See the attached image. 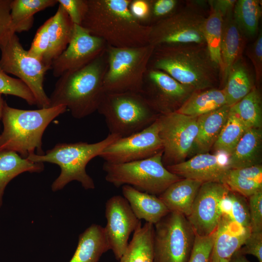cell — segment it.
<instances>
[{"label": "cell", "instance_id": "6da1fadb", "mask_svg": "<svg viewBox=\"0 0 262 262\" xmlns=\"http://www.w3.org/2000/svg\"><path fill=\"white\" fill-rule=\"evenodd\" d=\"M131 1L84 0L80 26L113 47H139L149 44L151 26L141 22L131 14Z\"/></svg>", "mask_w": 262, "mask_h": 262}, {"label": "cell", "instance_id": "ab89813d", "mask_svg": "<svg viewBox=\"0 0 262 262\" xmlns=\"http://www.w3.org/2000/svg\"><path fill=\"white\" fill-rule=\"evenodd\" d=\"M49 48L48 22L47 20L37 30L28 51L30 55L43 62Z\"/></svg>", "mask_w": 262, "mask_h": 262}, {"label": "cell", "instance_id": "8d00e7d4", "mask_svg": "<svg viewBox=\"0 0 262 262\" xmlns=\"http://www.w3.org/2000/svg\"><path fill=\"white\" fill-rule=\"evenodd\" d=\"M2 94L19 97L30 105H37L33 94L22 81L9 76L0 69V95Z\"/></svg>", "mask_w": 262, "mask_h": 262}, {"label": "cell", "instance_id": "f1b7e54d", "mask_svg": "<svg viewBox=\"0 0 262 262\" xmlns=\"http://www.w3.org/2000/svg\"><path fill=\"white\" fill-rule=\"evenodd\" d=\"M227 105L223 89H208L194 92L176 111L185 115L199 116Z\"/></svg>", "mask_w": 262, "mask_h": 262}, {"label": "cell", "instance_id": "7402d4cb", "mask_svg": "<svg viewBox=\"0 0 262 262\" xmlns=\"http://www.w3.org/2000/svg\"><path fill=\"white\" fill-rule=\"evenodd\" d=\"M47 20L49 48L43 63L50 69L52 61L67 48L72 36L74 24L60 4L55 14Z\"/></svg>", "mask_w": 262, "mask_h": 262}, {"label": "cell", "instance_id": "e575fe53", "mask_svg": "<svg viewBox=\"0 0 262 262\" xmlns=\"http://www.w3.org/2000/svg\"><path fill=\"white\" fill-rule=\"evenodd\" d=\"M248 129L230 108L227 120L213 145V148L215 151L222 152L229 156Z\"/></svg>", "mask_w": 262, "mask_h": 262}, {"label": "cell", "instance_id": "b9f144b4", "mask_svg": "<svg viewBox=\"0 0 262 262\" xmlns=\"http://www.w3.org/2000/svg\"><path fill=\"white\" fill-rule=\"evenodd\" d=\"M149 2L150 13L148 21L153 20L156 22L173 13L176 10L179 1L177 0H149Z\"/></svg>", "mask_w": 262, "mask_h": 262}, {"label": "cell", "instance_id": "bcb514c9", "mask_svg": "<svg viewBox=\"0 0 262 262\" xmlns=\"http://www.w3.org/2000/svg\"><path fill=\"white\" fill-rule=\"evenodd\" d=\"M12 0H0V43L10 32Z\"/></svg>", "mask_w": 262, "mask_h": 262}, {"label": "cell", "instance_id": "4fadbf2b", "mask_svg": "<svg viewBox=\"0 0 262 262\" xmlns=\"http://www.w3.org/2000/svg\"><path fill=\"white\" fill-rule=\"evenodd\" d=\"M195 91L164 72L148 68L140 94L155 112L162 115L176 112Z\"/></svg>", "mask_w": 262, "mask_h": 262}, {"label": "cell", "instance_id": "e0dca14e", "mask_svg": "<svg viewBox=\"0 0 262 262\" xmlns=\"http://www.w3.org/2000/svg\"><path fill=\"white\" fill-rule=\"evenodd\" d=\"M105 217L106 236L110 250L119 261L127 249L131 234L141 222L134 214L127 200L119 195L114 196L106 201Z\"/></svg>", "mask_w": 262, "mask_h": 262}, {"label": "cell", "instance_id": "d6986e66", "mask_svg": "<svg viewBox=\"0 0 262 262\" xmlns=\"http://www.w3.org/2000/svg\"><path fill=\"white\" fill-rule=\"evenodd\" d=\"M250 233V228H244L222 216L215 230L209 262L229 260L244 245Z\"/></svg>", "mask_w": 262, "mask_h": 262}, {"label": "cell", "instance_id": "f35d334b", "mask_svg": "<svg viewBox=\"0 0 262 262\" xmlns=\"http://www.w3.org/2000/svg\"><path fill=\"white\" fill-rule=\"evenodd\" d=\"M215 235V230L205 236L196 234L193 249L187 262H209Z\"/></svg>", "mask_w": 262, "mask_h": 262}, {"label": "cell", "instance_id": "484cf974", "mask_svg": "<svg viewBox=\"0 0 262 262\" xmlns=\"http://www.w3.org/2000/svg\"><path fill=\"white\" fill-rule=\"evenodd\" d=\"M262 129L250 128L243 135L227 162L230 169L261 164Z\"/></svg>", "mask_w": 262, "mask_h": 262}, {"label": "cell", "instance_id": "1f68e13d", "mask_svg": "<svg viewBox=\"0 0 262 262\" xmlns=\"http://www.w3.org/2000/svg\"><path fill=\"white\" fill-rule=\"evenodd\" d=\"M261 0H238L233 10V17L241 33L246 38L258 32L262 16Z\"/></svg>", "mask_w": 262, "mask_h": 262}, {"label": "cell", "instance_id": "836d02e7", "mask_svg": "<svg viewBox=\"0 0 262 262\" xmlns=\"http://www.w3.org/2000/svg\"><path fill=\"white\" fill-rule=\"evenodd\" d=\"M223 17L217 11L210 6V12L203 26L205 43L212 60L221 67V44Z\"/></svg>", "mask_w": 262, "mask_h": 262}, {"label": "cell", "instance_id": "3957f363", "mask_svg": "<svg viewBox=\"0 0 262 262\" xmlns=\"http://www.w3.org/2000/svg\"><path fill=\"white\" fill-rule=\"evenodd\" d=\"M106 67L105 51L83 67L63 74L49 97V108L63 105L77 119L97 111L105 93L103 79Z\"/></svg>", "mask_w": 262, "mask_h": 262}, {"label": "cell", "instance_id": "7bdbcfd3", "mask_svg": "<svg viewBox=\"0 0 262 262\" xmlns=\"http://www.w3.org/2000/svg\"><path fill=\"white\" fill-rule=\"evenodd\" d=\"M247 55L254 67L255 81L259 84L262 77V32L260 30L257 38L247 50Z\"/></svg>", "mask_w": 262, "mask_h": 262}, {"label": "cell", "instance_id": "5b68a950", "mask_svg": "<svg viewBox=\"0 0 262 262\" xmlns=\"http://www.w3.org/2000/svg\"><path fill=\"white\" fill-rule=\"evenodd\" d=\"M109 134L102 140L92 144L86 142L62 143L42 155L33 154L27 158L34 163L47 162L57 164L61 173L51 185L53 191L62 189L69 182L76 180L86 190L95 188L92 178L86 172L87 164L94 158L99 156L110 144L120 138Z\"/></svg>", "mask_w": 262, "mask_h": 262}, {"label": "cell", "instance_id": "83f0119b", "mask_svg": "<svg viewBox=\"0 0 262 262\" xmlns=\"http://www.w3.org/2000/svg\"><path fill=\"white\" fill-rule=\"evenodd\" d=\"M44 169L43 163L31 162L16 152L0 151V207L4 189L12 179L25 172L39 173Z\"/></svg>", "mask_w": 262, "mask_h": 262}, {"label": "cell", "instance_id": "f907efd6", "mask_svg": "<svg viewBox=\"0 0 262 262\" xmlns=\"http://www.w3.org/2000/svg\"><path fill=\"white\" fill-rule=\"evenodd\" d=\"M229 262H250L245 255L242 254L238 251L234 253L230 258Z\"/></svg>", "mask_w": 262, "mask_h": 262}, {"label": "cell", "instance_id": "ee69618b", "mask_svg": "<svg viewBox=\"0 0 262 262\" xmlns=\"http://www.w3.org/2000/svg\"><path fill=\"white\" fill-rule=\"evenodd\" d=\"M238 251L244 255H252L259 262H262V232H251Z\"/></svg>", "mask_w": 262, "mask_h": 262}, {"label": "cell", "instance_id": "4dcf8cb0", "mask_svg": "<svg viewBox=\"0 0 262 262\" xmlns=\"http://www.w3.org/2000/svg\"><path fill=\"white\" fill-rule=\"evenodd\" d=\"M57 3V0H12L10 32L16 33L29 31L33 24L36 13Z\"/></svg>", "mask_w": 262, "mask_h": 262}, {"label": "cell", "instance_id": "30bf717a", "mask_svg": "<svg viewBox=\"0 0 262 262\" xmlns=\"http://www.w3.org/2000/svg\"><path fill=\"white\" fill-rule=\"evenodd\" d=\"M0 69L16 76L30 89L37 105L49 108V99L44 89L45 76L49 69L23 47L16 33H9L0 43Z\"/></svg>", "mask_w": 262, "mask_h": 262}, {"label": "cell", "instance_id": "8992f818", "mask_svg": "<svg viewBox=\"0 0 262 262\" xmlns=\"http://www.w3.org/2000/svg\"><path fill=\"white\" fill-rule=\"evenodd\" d=\"M150 44L131 48L106 49L107 67L103 76L105 93H141L155 49Z\"/></svg>", "mask_w": 262, "mask_h": 262}, {"label": "cell", "instance_id": "ffe728a7", "mask_svg": "<svg viewBox=\"0 0 262 262\" xmlns=\"http://www.w3.org/2000/svg\"><path fill=\"white\" fill-rule=\"evenodd\" d=\"M246 38L238 28L233 11L223 17L221 44L220 81L225 85L233 65L242 56Z\"/></svg>", "mask_w": 262, "mask_h": 262}, {"label": "cell", "instance_id": "44dd1931", "mask_svg": "<svg viewBox=\"0 0 262 262\" xmlns=\"http://www.w3.org/2000/svg\"><path fill=\"white\" fill-rule=\"evenodd\" d=\"M123 197L140 220L155 225L170 212L158 196L143 192L127 185L122 186Z\"/></svg>", "mask_w": 262, "mask_h": 262}, {"label": "cell", "instance_id": "277c9868", "mask_svg": "<svg viewBox=\"0 0 262 262\" xmlns=\"http://www.w3.org/2000/svg\"><path fill=\"white\" fill-rule=\"evenodd\" d=\"M67 110L59 105L38 110H27L8 106L5 101L1 120L3 131L0 134V151H13L27 158L35 154H44L42 136L48 126Z\"/></svg>", "mask_w": 262, "mask_h": 262}, {"label": "cell", "instance_id": "74e56055", "mask_svg": "<svg viewBox=\"0 0 262 262\" xmlns=\"http://www.w3.org/2000/svg\"><path fill=\"white\" fill-rule=\"evenodd\" d=\"M222 184L230 191L246 198L262 190V181L237 175L232 172L231 169L227 172Z\"/></svg>", "mask_w": 262, "mask_h": 262}, {"label": "cell", "instance_id": "f5cc1de1", "mask_svg": "<svg viewBox=\"0 0 262 262\" xmlns=\"http://www.w3.org/2000/svg\"><path fill=\"white\" fill-rule=\"evenodd\" d=\"M229 260H227V259L222 260L220 261L219 262H229Z\"/></svg>", "mask_w": 262, "mask_h": 262}, {"label": "cell", "instance_id": "7c38bea8", "mask_svg": "<svg viewBox=\"0 0 262 262\" xmlns=\"http://www.w3.org/2000/svg\"><path fill=\"white\" fill-rule=\"evenodd\" d=\"M197 117L174 112L158 118L165 167L185 161L193 150L198 132Z\"/></svg>", "mask_w": 262, "mask_h": 262}, {"label": "cell", "instance_id": "d6a6232c", "mask_svg": "<svg viewBox=\"0 0 262 262\" xmlns=\"http://www.w3.org/2000/svg\"><path fill=\"white\" fill-rule=\"evenodd\" d=\"M248 129H262V102L260 93L255 86L239 102L230 107Z\"/></svg>", "mask_w": 262, "mask_h": 262}, {"label": "cell", "instance_id": "52a82bcc", "mask_svg": "<svg viewBox=\"0 0 262 262\" xmlns=\"http://www.w3.org/2000/svg\"><path fill=\"white\" fill-rule=\"evenodd\" d=\"M97 111L105 118L110 134L120 138L138 132L149 126L160 115L140 93H105Z\"/></svg>", "mask_w": 262, "mask_h": 262}, {"label": "cell", "instance_id": "8fae6325", "mask_svg": "<svg viewBox=\"0 0 262 262\" xmlns=\"http://www.w3.org/2000/svg\"><path fill=\"white\" fill-rule=\"evenodd\" d=\"M195 237L185 216L169 212L154 225V262H187Z\"/></svg>", "mask_w": 262, "mask_h": 262}, {"label": "cell", "instance_id": "816d5d0a", "mask_svg": "<svg viewBox=\"0 0 262 262\" xmlns=\"http://www.w3.org/2000/svg\"><path fill=\"white\" fill-rule=\"evenodd\" d=\"M4 101H5L3 100L2 97V95H0V120L1 119L2 112Z\"/></svg>", "mask_w": 262, "mask_h": 262}, {"label": "cell", "instance_id": "f6af8a7d", "mask_svg": "<svg viewBox=\"0 0 262 262\" xmlns=\"http://www.w3.org/2000/svg\"><path fill=\"white\" fill-rule=\"evenodd\" d=\"M74 24L81 25L84 11V0H57Z\"/></svg>", "mask_w": 262, "mask_h": 262}, {"label": "cell", "instance_id": "9a60e30c", "mask_svg": "<svg viewBox=\"0 0 262 262\" xmlns=\"http://www.w3.org/2000/svg\"><path fill=\"white\" fill-rule=\"evenodd\" d=\"M107 45L101 38L91 34L80 25L74 24L71 39L66 49L52 62L53 75L80 69L103 53Z\"/></svg>", "mask_w": 262, "mask_h": 262}, {"label": "cell", "instance_id": "c3c4849f", "mask_svg": "<svg viewBox=\"0 0 262 262\" xmlns=\"http://www.w3.org/2000/svg\"><path fill=\"white\" fill-rule=\"evenodd\" d=\"M231 170L237 175L262 181V166L261 164L232 169Z\"/></svg>", "mask_w": 262, "mask_h": 262}, {"label": "cell", "instance_id": "f546056e", "mask_svg": "<svg viewBox=\"0 0 262 262\" xmlns=\"http://www.w3.org/2000/svg\"><path fill=\"white\" fill-rule=\"evenodd\" d=\"M154 225L141 223L119 262H154L153 236Z\"/></svg>", "mask_w": 262, "mask_h": 262}, {"label": "cell", "instance_id": "7dc6e473", "mask_svg": "<svg viewBox=\"0 0 262 262\" xmlns=\"http://www.w3.org/2000/svg\"><path fill=\"white\" fill-rule=\"evenodd\" d=\"M130 10L133 16L141 22L149 20L150 13L149 0H132Z\"/></svg>", "mask_w": 262, "mask_h": 262}, {"label": "cell", "instance_id": "ba28073f", "mask_svg": "<svg viewBox=\"0 0 262 262\" xmlns=\"http://www.w3.org/2000/svg\"><path fill=\"white\" fill-rule=\"evenodd\" d=\"M163 151L144 160L123 163L105 162L106 180L115 187L130 185L137 190L159 196L181 178L170 172L162 162Z\"/></svg>", "mask_w": 262, "mask_h": 262}, {"label": "cell", "instance_id": "ac0fdd59", "mask_svg": "<svg viewBox=\"0 0 262 262\" xmlns=\"http://www.w3.org/2000/svg\"><path fill=\"white\" fill-rule=\"evenodd\" d=\"M166 168L181 178L195 180L202 183H221L230 169L227 164L221 162L217 155L208 152L198 154L188 160Z\"/></svg>", "mask_w": 262, "mask_h": 262}, {"label": "cell", "instance_id": "cb8c5ba5", "mask_svg": "<svg viewBox=\"0 0 262 262\" xmlns=\"http://www.w3.org/2000/svg\"><path fill=\"white\" fill-rule=\"evenodd\" d=\"M230 108L225 105L198 116V132L193 149L198 154L207 153L213 147L226 124Z\"/></svg>", "mask_w": 262, "mask_h": 262}, {"label": "cell", "instance_id": "7a4b0ae2", "mask_svg": "<svg viewBox=\"0 0 262 262\" xmlns=\"http://www.w3.org/2000/svg\"><path fill=\"white\" fill-rule=\"evenodd\" d=\"M148 68L164 72L195 91L213 88L220 80V68L212 60L206 44L156 46Z\"/></svg>", "mask_w": 262, "mask_h": 262}, {"label": "cell", "instance_id": "681fc988", "mask_svg": "<svg viewBox=\"0 0 262 262\" xmlns=\"http://www.w3.org/2000/svg\"><path fill=\"white\" fill-rule=\"evenodd\" d=\"M208 1L210 6L219 12L224 17L233 11L236 0H214Z\"/></svg>", "mask_w": 262, "mask_h": 262}, {"label": "cell", "instance_id": "603a6c76", "mask_svg": "<svg viewBox=\"0 0 262 262\" xmlns=\"http://www.w3.org/2000/svg\"><path fill=\"white\" fill-rule=\"evenodd\" d=\"M202 184L198 180L181 178L169 186L158 197L170 212L180 213L187 217L191 213Z\"/></svg>", "mask_w": 262, "mask_h": 262}, {"label": "cell", "instance_id": "60d3db41", "mask_svg": "<svg viewBox=\"0 0 262 262\" xmlns=\"http://www.w3.org/2000/svg\"><path fill=\"white\" fill-rule=\"evenodd\" d=\"M251 232H262V190L248 198Z\"/></svg>", "mask_w": 262, "mask_h": 262}, {"label": "cell", "instance_id": "5bb4252c", "mask_svg": "<svg viewBox=\"0 0 262 262\" xmlns=\"http://www.w3.org/2000/svg\"><path fill=\"white\" fill-rule=\"evenodd\" d=\"M163 150L157 119L143 130L110 144L99 156L105 162L123 164L147 159Z\"/></svg>", "mask_w": 262, "mask_h": 262}, {"label": "cell", "instance_id": "4316f807", "mask_svg": "<svg viewBox=\"0 0 262 262\" xmlns=\"http://www.w3.org/2000/svg\"><path fill=\"white\" fill-rule=\"evenodd\" d=\"M255 86L253 74L242 56L231 66L223 88L227 105L229 107L234 105Z\"/></svg>", "mask_w": 262, "mask_h": 262}, {"label": "cell", "instance_id": "2e32d148", "mask_svg": "<svg viewBox=\"0 0 262 262\" xmlns=\"http://www.w3.org/2000/svg\"><path fill=\"white\" fill-rule=\"evenodd\" d=\"M229 190L221 183H202L186 217L196 235H209L216 229L222 216V200Z\"/></svg>", "mask_w": 262, "mask_h": 262}, {"label": "cell", "instance_id": "d590c367", "mask_svg": "<svg viewBox=\"0 0 262 262\" xmlns=\"http://www.w3.org/2000/svg\"><path fill=\"white\" fill-rule=\"evenodd\" d=\"M221 210L222 216L250 229L248 201L245 197L229 190L222 199Z\"/></svg>", "mask_w": 262, "mask_h": 262}, {"label": "cell", "instance_id": "d4e9b609", "mask_svg": "<svg viewBox=\"0 0 262 262\" xmlns=\"http://www.w3.org/2000/svg\"><path fill=\"white\" fill-rule=\"evenodd\" d=\"M109 250L104 228L92 224L80 235L77 248L69 262H98Z\"/></svg>", "mask_w": 262, "mask_h": 262}, {"label": "cell", "instance_id": "9c48e42d", "mask_svg": "<svg viewBox=\"0 0 262 262\" xmlns=\"http://www.w3.org/2000/svg\"><path fill=\"white\" fill-rule=\"evenodd\" d=\"M204 1H189L185 5L151 25L149 44H206L203 26L208 16Z\"/></svg>", "mask_w": 262, "mask_h": 262}]
</instances>
